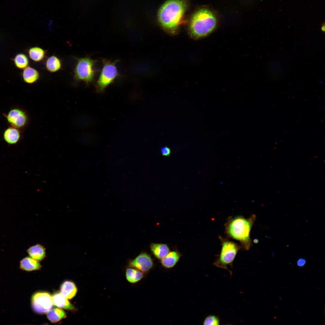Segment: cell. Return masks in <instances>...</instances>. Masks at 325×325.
<instances>
[{"mask_svg": "<svg viewBox=\"0 0 325 325\" xmlns=\"http://www.w3.org/2000/svg\"><path fill=\"white\" fill-rule=\"evenodd\" d=\"M256 219L254 214L248 218L241 216L229 218L224 224L227 235L239 241L242 248L249 250L252 246L250 232Z\"/></svg>", "mask_w": 325, "mask_h": 325, "instance_id": "1", "label": "cell"}, {"mask_svg": "<svg viewBox=\"0 0 325 325\" xmlns=\"http://www.w3.org/2000/svg\"><path fill=\"white\" fill-rule=\"evenodd\" d=\"M187 7L185 0L167 1L158 12V20L162 26L170 33H175Z\"/></svg>", "mask_w": 325, "mask_h": 325, "instance_id": "2", "label": "cell"}, {"mask_svg": "<svg viewBox=\"0 0 325 325\" xmlns=\"http://www.w3.org/2000/svg\"><path fill=\"white\" fill-rule=\"evenodd\" d=\"M217 20L215 14L207 8H203L197 11L191 19L190 26L191 36L199 39L206 36L215 29Z\"/></svg>", "mask_w": 325, "mask_h": 325, "instance_id": "3", "label": "cell"}, {"mask_svg": "<svg viewBox=\"0 0 325 325\" xmlns=\"http://www.w3.org/2000/svg\"><path fill=\"white\" fill-rule=\"evenodd\" d=\"M75 58L77 62L73 73L76 82L83 81L86 85H89L94 81L98 72L95 66L98 61L92 59L89 55Z\"/></svg>", "mask_w": 325, "mask_h": 325, "instance_id": "4", "label": "cell"}, {"mask_svg": "<svg viewBox=\"0 0 325 325\" xmlns=\"http://www.w3.org/2000/svg\"><path fill=\"white\" fill-rule=\"evenodd\" d=\"M221 248L218 257L214 263L215 266L228 271L231 274L232 272L228 268L232 267L234 261L240 247L237 244L226 238L219 236Z\"/></svg>", "mask_w": 325, "mask_h": 325, "instance_id": "5", "label": "cell"}, {"mask_svg": "<svg viewBox=\"0 0 325 325\" xmlns=\"http://www.w3.org/2000/svg\"><path fill=\"white\" fill-rule=\"evenodd\" d=\"M119 60L112 62L110 60L102 58L103 67L95 86L97 91L103 92L106 88L117 77L120 76L116 64Z\"/></svg>", "mask_w": 325, "mask_h": 325, "instance_id": "6", "label": "cell"}, {"mask_svg": "<svg viewBox=\"0 0 325 325\" xmlns=\"http://www.w3.org/2000/svg\"><path fill=\"white\" fill-rule=\"evenodd\" d=\"M52 296L46 292H37L34 293L31 298V305L36 313L43 314L47 313L53 306Z\"/></svg>", "mask_w": 325, "mask_h": 325, "instance_id": "7", "label": "cell"}, {"mask_svg": "<svg viewBox=\"0 0 325 325\" xmlns=\"http://www.w3.org/2000/svg\"><path fill=\"white\" fill-rule=\"evenodd\" d=\"M4 116L11 126L20 130L24 128L28 122V118L26 113L19 108H12Z\"/></svg>", "mask_w": 325, "mask_h": 325, "instance_id": "8", "label": "cell"}, {"mask_svg": "<svg viewBox=\"0 0 325 325\" xmlns=\"http://www.w3.org/2000/svg\"><path fill=\"white\" fill-rule=\"evenodd\" d=\"M153 262L151 257L145 252L140 253L134 259L130 261L129 267L135 268L143 272H147L153 267Z\"/></svg>", "mask_w": 325, "mask_h": 325, "instance_id": "9", "label": "cell"}, {"mask_svg": "<svg viewBox=\"0 0 325 325\" xmlns=\"http://www.w3.org/2000/svg\"><path fill=\"white\" fill-rule=\"evenodd\" d=\"M20 138V129L11 126L6 129L3 134V138L5 142L10 145L16 144Z\"/></svg>", "mask_w": 325, "mask_h": 325, "instance_id": "10", "label": "cell"}, {"mask_svg": "<svg viewBox=\"0 0 325 325\" xmlns=\"http://www.w3.org/2000/svg\"><path fill=\"white\" fill-rule=\"evenodd\" d=\"M21 75L23 81L29 84L36 82L40 77V74L38 71L34 68L30 66H28L23 70Z\"/></svg>", "mask_w": 325, "mask_h": 325, "instance_id": "11", "label": "cell"}, {"mask_svg": "<svg viewBox=\"0 0 325 325\" xmlns=\"http://www.w3.org/2000/svg\"><path fill=\"white\" fill-rule=\"evenodd\" d=\"M26 252L29 257L38 261L42 260L46 257V248L40 244L30 247Z\"/></svg>", "mask_w": 325, "mask_h": 325, "instance_id": "12", "label": "cell"}, {"mask_svg": "<svg viewBox=\"0 0 325 325\" xmlns=\"http://www.w3.org/2000/svg\"><path fill=\"white\" fill-rule=\"evenodd\" d=\"M52 299L53 305L59 308L70 310L75 309L67 299L60 292L54 293L52 296Z\"/></svg>", "mask_w": 325, "mask_h": 325, "instance_id": "13", "label": "cell"}, {"mask_svg": "<svg viewBox=\"0 0 325 325\" xmlns=\"http://www.w3.org/2000/svg\"><path fill=\"white\" fill-rule=\"evenodd\" d=\"M41 265L39 261L30 257H26L20 262V268L24 271H30L40 269Z\"/></svg>", "mask_w": 325, "mask_h": 325, "instance_id": "14", "label": "cell"}, {"mask_svg": "<svg viewBox=\"0 0 325 325\" xmlns=\"http://www.w3.org/2000/svg\"><path fill=\"white\" fill-rule=\"evenodd\" d=\"M29 58L36 62H40L45 57L46 51L42 48L35 46L29 48L27 51Z\"/></svg>", "mask_w": 325, "mask_h": 325, "instance_id": "15", "label": "cell"}, {"mask_svg": "<svg viewBox=\"0 0 325 325\" xmlns=\"http://www.w3.org/2000/svg\"><path fill=\"white\" fill-rule=\"evenodd\" d=\"M181 256L178 251L170 252L166 256L161 259L162 265L166 268H171L174 267L178 261Z\"/></svg>", "mask_w": 325, "mask_h": 325, "instance_id": "16", "label": "cell"}, {"mask_svg": "<svg viewBox=\"0 0 325 325\" xmlns=\"http://www.w3.org/2000/svg\"><path fill=\"white\" fill-rule=\"evenodd\" d=\"M152 252L157 258L161 259L170 252L168 246L165 244L152 243L150 246Z\"/></svg>", "mask_w": 325, "mask_h": 325, "instance_id": "17", "label": "cell"}, {"mask_svg": "<svg viewBox=\"0 0 325 325\" xmlns=\"http://www.w3.org/2000/svg\"><path fill=\"white\" fill-rule=\"evenodd\" d=\"M77 292V289L75 284L70 281H65L61 286L60 292L67 299H72L75 296Z\"/></svg>", "mask_w": 325, "mask_h": 325, "instance_id": "18", "label": "cell"}, {"mask_svg": "<svg viewBox=\"0 0 325 325\" xmlns=\"http://www.w3.org/2000/svg\"><path fill=\"white\" fill-rule=\"evenodd\" d=\"M61 66L60 59L55 55L48 57L45 62L46 69L50 73H55L59 71L61 69Z\"/></svg>", "mask_w": 325, "mask_h": 325, "instance_id": "19", "label": "cell"}, {"mask_svg": "<svg viewBox=\"0 0 325 325\" xmlns=\"http://www.w3.org/2000/svg\"><path fill=\"white\" fill-rule=\"evenodd\" d=\"M143 272L133 267H129L125 271V277L127 280L132 283H136L143 277Z\"/></svg>", "mask_w": 325, "mask_h": 325, "instance_id": "20", "label": "cell"}, {"mask_svg": "<svg viewBox=\"0 0 325 325\" xmlns=\"http://www.w3.org/2000/svg\"><path fill=\"white\" fill-rule=\"evenodd\" d=\"M15 67L18 69L23 70L29 66V60L28 57L23 53H19L11 59Z\"/></svg>", "mask_w": 325, "mask_h": 325, "instance_id": "21", "label": "cell"}, {"mask_svg": "<svg viewBox=\"0 0 325 325\" xmlns=\"http://www.w3.org/2000/svg\"><path fill=\"white\" fill-rule=\"evenodd\" d=\"M47 317L52 323H56L66 317L65 312L61 308H54L50 310L47 312Z\"/></svg>", "mask_w": 325, "mask_h": 325, "instance_id": "22", "label": "cell"}, {"mask_svg": "<svg viewBox=\"0 0 325 325\" xmlns=\"http://www.w3.org/2000/svg\"><path fill=\"white\" fill-rule=\"evenodd\" d=\"M220 324L219 318L214 315H210L206 317L203 322V325H218Z\"/></svg>", "mask_w": 325, "mask_h": 325, "instance_id": "23", "label": "cell"}, {"mask_svg": "<svg viewBox=\"0 0 325 325\" xmlns=\"http://www.w3.org/2000/svg\"><path fill=\"white\" fill-rule=\"evenodd\" d=\"M161 152L163 156H168L170 154L171 150L168 147H163L161 149Z\"/></svg>", "mask_w": 325, "mask_h": 325, "instance_id": "24", "label": "cell"}, {"mask_svg": "<svg viewBox=\"0 0 325 325\" xmlns=\"http://www.w3.org/2000/svg\"><path fill=\"white\" fill-rule=\"evenodd\" d=\"M306 260L303 258L299 259L297 262V265L299 267H303L305 264Z\"/></svg>", "mask_w": 325, "mask_h": 325, "instance_id": "25", "label": "cell"}, {"mask_svg": "<svg viewBox=\"0 0 325 325\" xmlns=\"http://www.w3.org/2000/svg\"><path fill=\"white\" fill-rule=\"evenodd\" d=\"M321 30L324 33L325 32V23H324V22H323L321 24Z\"/></svg>", "mask_w": 325, "mask_h": 325, "instance_id": "26", "label": "cell"}]
</instances>
